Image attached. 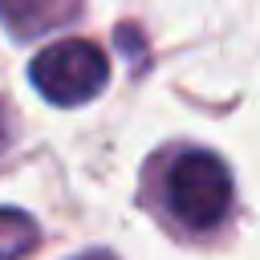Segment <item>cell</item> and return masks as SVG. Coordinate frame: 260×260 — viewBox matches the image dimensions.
I'll return each instance as SVG.
<instances>
[{
    "mask_svg": "<svg viewBox=\"0 0 260 260\" xmlns=\"http://www.w3.org/2000/svg\"><path fill=\"white\" fill-rule=\"evenodd\" d=\"M167 207L191 232H211L232 211V171L211 150H183L167 171Z\"/></svg>",
    "mask_w": 260,
    "mask_h": 260,
    "instance_id": "6da1fadb",
    "label": "cell"
},
{
    "mask_svg": "<svg viewBox=\"0 0 260 260\" xmlns=\"http://www.w3.org/2000/svg\"><path fill=\"white\" fill-rule=\"evenodd\" d=\"M28 81L53 106H85L89 98H98L106 89L110 61H106V53L93 41H85V37H61V41L45 45L32 57Z\"/></svg>",
    "mask_w": 260,
    "mask_h": 260,
    "instance_id": "7a4b0ae2",
    "label": "cell"
},
{
    "mask_svg": "<svg viewBox=\"0 0 260 260\" xmlns=\"http://www.w3.org/2000/svg\"><path fill=\"white\" fill-rule=\"evenodd\" d=\"M81 0H0V20L12 37H45L73 24Z\"/></svg>",
    "mask_w": 260,
    "mask_h": 260,
    "instance_id": "3957f363",
    "label": "cell"
},
{
    "mask_svg": "<svg viewBox=\"0 0 260 260\" xmlns=\"http://www.w3.org/2000/svg\"><path fill=\"white\" fill-rule=\"evenodd\" d=\"M41 232L20 207H0V260H20L37 248Z\"/></svg>",
    "mask_w": 260,
    "mask_h": 260,
    "instance_id": "277c9868",
    "label": "cell"
},
{
    "mask_svg": "<svg viewBox=\"0 0 260 260\" xmlns=\"http://www.w3.org/2000/svg\"><path fill=\"white\" fill-rule=\"evenodd\" d=\"M77 260H114L110 252H85V256H77Z\"/></svg>",
    "mask_w": 260,
    "mask_h": 260,
    "instance_id": "5b68a950",
    "label": "cell"
},
{
    "mask_svg": "<svg viewBox=\"0 0 260 260\" xmlns=\"http://www.w3.org/2000/svg\"><path fill=\"white\" fill-rule=\"evenodd\" d=\"M4 142H8V134H4V118H0V150H4Z\"/></svg>",
    "mask_w": 260,
    "mask_h": 260,
    "instance_id": "8992f818",
    "label": "cell"
}]
</instances>
